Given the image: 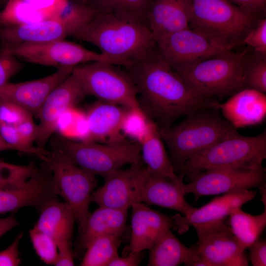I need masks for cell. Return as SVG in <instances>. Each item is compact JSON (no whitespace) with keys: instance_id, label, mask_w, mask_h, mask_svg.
Returning a JSON list of instances; mask_svg holds the SVG:
<instances>
[{"instance_id":"cell-1","label":"cell","mask_w":266,"mask_h":266,"mask_svg":"<svg viewBox=\"0 0 266 266\" xmlns=\"http://www.w3.org/2000/svg\"><path fill=\"white\" fill-rule=\"evenodd\" d=\"M132 62L125 70L136 89L139 108L159 128L170 126L179 117L197 111L217 109V102L192 89L157 48Z\"/></svg>"},{"instance_id":"cell-2","label":"cell","mask_w":266,"mask_h":266,"mask_svg":"<svg viewBox=\"0 0 266 266\" xmlns=\"http://www.w3.org/2000/svg\"><path fill=\"white\" fill-rule=\"evenodd\" d=\"M71 36L93 44L102 53L129 61L142 59L157 48L146 24L112 11L99 12Z\"/></svg>"},{"instance_id":"cell-3","label":"cell","mask_w":266,"mask_h":266,"mask_svg":"<svg viewBox=\"0 0 266 266\" xmlns=\"http://www.w3.org/2000/svg\"><path fill=\"white\" fill-rule=\"evenodd\" d=\"M211 109L195 111L175 125L159 128L175 171L192 157L238 133L228 121Z\"/></svg>"},{"instance_id":"cell-4","label":"cell","mask_w":266,"mask_h":266,"mask_svg":"<svg viewBox=\"0 0 266 266\" xmlns=\"http://www.w3.org/2000/svg\"><path fill=\"white\" fill-rule=\"evenodd\" d=\"M247 63L246 51H230L172 68L198 94L211 99L243 89Z\"/></svg>"},{"instance_id":"cell-5","label":"cell","mask_w":266,"mask_h":266,"mask_svg":"<svg viewBox=\"0 0 266 266\" xmlns=\"http://www.w3.org/2000/svg\"><path fill=\"white\" fill-rule=\"evenodd\" d=\"M266 158V133L245 136L238 133L225 138L188 160L178 171L188 177L220 168L260 169Z\"/></svg>"},{"instance_id":"cell-6","label":"cell","mask_w":266,"mask_h":266,"mask_svg":"<svg viewBox=\"0 0 266 266\" xmlns=\"http://www.w3.org/2000/svg\"><path fill=\"white\" fill-rule=\"evenodd\" d=\"M256 17L228 0H192L189 27L233 48L241 43Z\"/></svg>"},{"instance_id":"cell-7","label":"cell","mask_w":266,"mask_h":266,"mask_svg":"<svg viewBox=\"0 0 266 266\" xmlns=\"http://www.w3.org/2000/svg\"><path fill=\"white\" fill-rule=\"evenodd\" d=\"M50 141L52 148L63 152L77 166L95 175L102 176L141 159L140 144L133 140L74 141L58 134L53 135Z\"/></svg>"},{"instance_id":"cell-8","label":"cell","mask_w":266,"mask_h":266,"mask_svg":"<svg viewBox=\"0 0 266 266\" xmlns=\"http://www.w3.org/2000/svg\"><path fill=\"white\" fill-rule=\"evenodd\" d=\"M0 55H11L31 63L57 68L75 67L93 62H102L124 67L130 64L128 60L96 52L65 39L0 47Z\"/></svg>"},{"instance_id":"cell-9","label":"cell","mask_w":266,"mask_h":266,"mask_svg":"<svg viewBox=\"0 0 266 266\" xmlns=\"http://www.w3.org/2000/svg\"><path fill=\"white\" fill-rule=\"evenodd\" d=\"M99 12L92 7L71 2L66 11L56 18L27 24L0 26V47L65 39Z\"/></svg>"},{"instance_id":"cell-10","label":"cell","mask_w":266,"mask_h":266,"mask_svg":"<svg viewBox=\"0 0 266 266\" xmlns=\"http://www.w3.org/2000/svg\"><path fill=\"white\" fill-rule=\"evenodd\" d=\"M44 162L51 170L59 196L72 208L78 231L89 214L91 197L97 185L96 175L75 164L63 152L52 148Z\"/></svg>"},{"instance_id":"cell-11","label":"cell","mask_w":266,"mask_h":266,"mask_svg":"<svg viewBox=\"0 0 266 266\" xmlns=\"http://www.w3.org/2000/svg\"><path fill=\"white\" fill-rule=\"evenodd\" d=\"M115 66L93 62L75 67L72 74L87 96L129 109L139 107L137 90L131 78L126 70H121Z\"/></svg>"},{"instance_id":"cell-12","label":"cell","mask_w":266,"mask_h":266,"mask_svg":"<svg viewBox=\"0 0 266 266\" xmlns=\"http://www.w3.org/2000/svg\"><path fill=\"white\" fill-rule=\"evenodd\" d=\"M190 182L184 186L186 194L195 198L230 192L260 189L266 186V169L243 168H220L205 170L188 176Z\"/></svg>"},{"instance_id":"cell-13","label":"cell","mask_w":266,"mask_h":266,"mask_svg":"<svg viewBox=\"0 0 266 266\" xmlns=\"http://www.w3.org/2000/svg\"><path fill=\"white\" fill-rule=\"evenodd\" d=\"M156 46L159 53L172 67L220 55L233 48L221 45L189 27L159 38Z\"/></svg>"},{"instance_id":"cell-14","label":"cell","mask_w":266,"mask_h":266,"mask_svg":"<svg viewBox=\"0 0 266 266\" xmlns=\"http://www.w3.org/2000/svg\"><path fill=\"white\" fill-rule=\"evenodd\" d=\"M147 175L141 159L125 169H116L104 174L103 185L94 192L91 202L99 207L128 208L139 200Z\"/></svg>"},{"instance_id":"cell-15","label":"cell","mask_w":266,"mask_h":266,"mask_svg":"<svg viewBox=\"0 0 266 266\" xmlns=\"http://www.w3.org/2000/svg\"><path fill=\"white\" fill-rule=\"evenodd\" d=\"M199 266H247L246 250L224 222L196 230Z\"/></svg>"},{"instance_id":"cell-16","label":"cell","mask_w":266,"mask_h":266,"mask_svg":"<svg viewBox=\"0 0 266 266\" xmlns=\"http://www.w3.org/2000/svg\"><path fill=\"white\" fill-rule=\"evenodd\" d=\"M52 173L46 164L41 166L23 185L0 188V214L13 212L25 206L38 213L50 202L59 200Z\"/></svg>"},{"instance_id":"cell-17","label":"cell","mask_w":266,"mask_h":266,"mask_svg":"<svg viewBox=\"0 0 266 266\" xmlns=\"http://www.w3.org/2000/svg\"><path fill=\"white\" fill-rule=\"evenodd\" d=\"M87 96L82 86L71 74L56 86L42 104L37 117L39 122L35 146L45 148L56 132L60 119Z\"/></svg>"},{"instance_id":"cell-18","label":"cell","mask_w":266,"mask_h":266,"mask_svg":"<svg viewBox=\"0 0 266 266\" xmlns=\"http://www.w3.org/2000/svg\"><path fill=\"white\" fill-rule=\"evenodd\" d=\"M256 192L243 190L230 192L212 200L200 208H193L187 215L176 214L172 216L179 233H185L189 227L201 229L218 225L224 222L233 210L253 200Z\"/></svg>"},{"instance_id":"cell-19","label":"cell","mask_w":266,"mask_h":266,"mask_svg":"<svg viewBox=\"0 0 266 266\" xmlns=\"http://www.w3.org/2000/svg\"><path fill=\"white\" fill-rule=\"evenodd\" d=\"M74 68H59L50 75L34 80L8 82L0 87V100L14 103L37 117L49 94L71 74Z\"/></svg>"},{"instance_id":"cell-20","label":"cell","mask_w":266,"mask_h":266,"mask_svg":"<svg viewBox=\"0 0 266 266\" xmlns=\"http://www.w3.org/2000/svg\"><path fill=\"white\" fill-rule=\"evenodd\" d=\"M129 109L98 100L91 103L85 112L87 132L84 141L112 143L126 140L122 126Z\"/></svg>"},{"instance_id":"cell-21","label":"cell","mask_w":266,"mask_h":266,"mask_svg":"<svg viewBox=\"0 0 266 266\" xmlns=\"http://www.w3.org/2000/svg\"><path fill=\"white\" fill-rule=\"evenodd\" d=\"M131 236L128 250L140 252L149 250L167 230L175 229L172 217L152 209L142 202L131 206Z\"/></svg>"},{"instance_id":"cell-22","label":"cell","mask_w":266,"mask_h":266,"mask_svg":"<svg viewBox=\"0 0 266 266\" xmlns=\"http://www.w3.org/2000/svg\"><path fill=\"white\" fill-rule=\"evenodd\" d=\"M128 208L99 207L89 213L73 250L74 257L81 260L87 248L96 238L104 235L121 236L126 230Z\"/></svg>"},{"instance_id":"cell-23","label":"cell","mask_w":266,"mask_h":266,"mask_svg":"<svg viewBox=\"0 0 266 266\" xmlns=\"http://www.w3.org/2000/svg\"><path fill=\"white\" fill-rule=\"evenodd\" d=\"M69 0H9L0 10V26H14L55 18L69 7Z\"/></svg>"},{"instance_id":"cell-24","label":"cell","mask_w":266,"mask_h":266,"mask_svg":"<svg viewBox=\"0 0 266 266\" xmlns=\"http://www.w3.org/2000/svg\"><path fill=\"white\" fill-rule=\"evenodd\" d=\"M216 106L236 129L256 125L266 117V96L254 89H243L233 94L226 102H218Z\"/></svg>"},{"instance_id":"cell-25","label":"cell","mask_w":266,"mask_h":266,"mask_svg":"<svg viewBox=\"0 0 266 266\" xmlns=\"http://www.w3.org/2000/svg\"><path fill=\"white\" fill-rule=\"evenodd\" d=\"M184 175L179 174L178 179L147 175L139 197V202L175 210L184 215L193 209L186 199L183 183Z\"/></svg>"},{"instance_id":"cell-26","label":"cell","mask_w":266,"mask_h":266,"mask_svg":"<svg viewBox=\"0 0 266 266\" xmlns=\"http://www.w3.org/2000/svg\"><path fill=\"white\" fill-rule=\"evenodd\" d=\"M192 0H153L147 17V25L156 40L189 27Z\"/></svg>"},{"instance_id":"cell-27","label":"cell","mask_w":266,"mask_h":266,"mask_svg":"<svg viewBox=\"0 0 266 266\" xmlns=\"http://www.w3.org/2000/svg\"><path fill=\"white\" fill-rule=\"evenodd\" d=\"M139 144L141 158L149 174L173 180L178 178L166 150L159 127L150 119Z\"/></svg>"},{"instance_id":"cell-28","label":"cell","mask_w":266,"mask_h":266,"mask_svg":"<svg viewBox=\"0 0 266 266\" xmlns=\"http://www.w3.org/2000/svg\"><path fill=\"white\" fill-rule=\"evenodd\" d=\"M39 214L34 227L52 237L57 245L71 242L76 220L70 205L65 201H53L47 204Z\"/></svg>"},{"instance_id":"cell-29","label":"cell","mask_w":266,"mask_h":266,"mask_svg":"<svg viewBox=\"0 0 266 266\" xmlns=\"http://www.w3.org/2000/svg\"><path fill=\"white\" fill-rule=\"evenodd\" d=\"M200 261L195 248L183 244L172 233L166 231L149 249V266H197Z\"/></svg>"},{"instance_id":"cell-30","label":"cell","mask_w":266,"mask_h":266,"mask_svg":"<svg viewBox=\"0 0 266 266\" xmlns=\"http://www.w3.org/2000/svg\"><path fill=\"white\" fill-rule=\"evenodd\" d=\"M262 213L253 215L235 208L229 215L230 227L240 244L245 249L259 239L266 226V203Z\"/></svg>"},{"instance_id":"cell-31","label":"cell","mask_w":266,"mask_h":266,"mask_svg":"<svg viewBox=\"0 0 266 266\" xmlns=\"http://www.w3.org/2000/svg\"><path fill=\"white\" fill-rule=\"evenodd\" d=\"M120 236L108 234L94 239L87 248L80 263L81 266H108L119 256Z\"/></svg>"},{"instance_id":"cell-32","label":"cell","mask_w":266,"mask_h":266,"mask_svg":"<svg viewBox=\"0 0 266 266\" xmlns=\"http://www.w3.org/2000/svg\"><path fill=\"white\" fill-rule=\"evenodd\" d=\"M153 0H104L100 12H116L130 16L147 25V17Z\"/></svg>"},{"instance_id":"cell-33","label":"cell","mask_w":266,"mask_h":266,"mask_svg":"<svg viewBox=\"0 0 266 266\" xmlns=\"http://www.w3.org/2000/svg\"><path fill=\"white\" fill-rule=\"evenodd\" d=\"M33 162L28 165L11 164L0 159V188L23 185L37 169Z\"/></svg>"},{"instance_id":"cell-34","label":"cell","mask_w":266,"mask_h":266,"mask_svg":"<svg viewBox=\"0 0 266 266\" xmlns=\"http://www.w3.org/2000/svg\"><path fill=\"white\" fill-rule=\"evenodd\" d=\"M0 135L14 150L36 157L42 161L46 160L49 155L50 151L28 144L15 126L0 122Z\"/></svg>"},{"instance_id":"cell-35","label":"cell","mask_w":266,"mask_h":266,"mask_svg":"<svg viewBox=\"0 0 266 266\" xmlns=\"http://www.w3.org/2000/svg\"><path fill=\"white\" fill-rule=\"evenodd\" d=\"M29 233L33 248L40 260L46 265H55L58 255L55 240L34 226Z\"/></svg>"},{"instance_id":"cell-36","label":"cell","mask_w":266,"mask_h":266,"mask_svg":"<svg viewBox=\"0 0 266 266\" xmlns=\"http://www.w3.org/2000/svg\"><path fill=\"white\" fill-rule=\"evenodd\" d=\"M149 119L139 107L129 109L123 121V133L139 143L146 131Z\"/></svg>"},{"instance_id":"cell-37","label":"cell","mask_w":266,"mask_h":266,"mask_svg":"<svg viewBox=\"0 0 266 266\" xmlns=\"http://www.w3.org/2000/svg\"><path fill=\"white\" fill-rule=\"evenodd\" d=\"M249 88L266 92V62L260 59L247 63L244 74L243 89Z\"/></svg>"},{"instance_id":"cell-38","label":"cell","mask_w":266,"mask_h":266,"mask_svg":"<svg viewBox=\"0 0 266 266\" xmlns=\"http://www.w3.org/2000/svg\"><path fill=\"white\" fill-rule=\"evenodd\" d=\"M33 114L21 106L10 101L0 100V122L16 127L33 119Z\"/></svg>"},{"instance_id":"cell-39","label":"cell","mask_w":266,"mask_h":266,"mask_svg":"<svg viewBox=\"0 0 266 266\" xmlns=\"http://www.w3.org/2000/svg\"><path fill=\"white\" fill-rule=\"evenodd\" d=\"M241 43H245L253 47L256 51L265 54L266 52V19L260 20L257 25L252 29L245 35Z\"/></svg>"},{"instance_id":"cell-40","label":"cell","mask_w":266,"mask_h":266,"mask_svg":"<svg viewBox=\"0 0 266 266\" xmlns=\"http://www.w3.org/2000/svg\"><path fill=\"white\" fill-rule=\"evenodd\" d=\"M18 58L11 55H0V87L18 73L22 68Z\"/></svg>"},{"instance_id":"cell-41","label":"cell","mask_w":266,"mask_h":266,"mask_svg":"<svg viewBox=\"0 0 266 266\" xmlns=\"http://www.w3.org/2000/svg\"><path fill=\"white\" fill-rule=\"evenodd\" d=\"M23 236V232H20L6 249L0 252V266H17L20 264L19 245Z\"/></svg>"},{"instance_id":"cell-42","label":"cell","mask_w":266,"mask_h":266,"mask_svg":"<svg viewBox=\"0 0 266 266\" xmlns=\"http://www.w3.org/2000/svg\"><path fill=\"white\" fill-rule=\"evenodd\" d=\"M249 258L253 266H266V241L258 240L253 243L249 248Z\"/></svg>"},{"instance_id":"cell-43","label":"cell","mask_w":266,"mask_h":266,"mask_svg":"<svg viewBox=\"0 0 266 266\" xmlns=\"http://www.w3.org/2000/svg\"><path fill=\"white\" fill-rule=\"evenodd\" d=\"M228 0L256 16L264 13L266 9V0Z\"/></svg>"},{"instance_id":"cell-44","label":"cell","mask_w":266,"mask_h":266,"mask_svg":"<svg viewBox=\"0 0 266 266\" xmlns=\"http://www.w3.org/2000/svg\"><path fill=\"white\" fill-rule=\"evenodd\" d=\"M23 139L29 145H33L38 135V126L33 119L16 127Z\"/></svg>"},{"instance_id":"cell-45","label":"cell","mask_w":266,"mask_h":266,"mask_svg":"<svg viewBox=\"0 0 266 266\" xmlns=\"http://www.w3.org/2000/svg\"><path fill=\"white\" fill-rule=\"evenodd\" d=\"M58 255L54 266H74V255L71 242H66L57 245Z\"/></svg>"},{"instance_id":"cell-46","label":"cell","mask_w":266,"mask_h":266,"mask_svg":"<svg viewBox=\"0 0 266 266\" xmlns=\"http://www.w3.org/2000/svg\"><path fill=\"white\" fill-rule=\"evenodd\" d=\"M142 257V252H130L128 256H118L111 261L108 266H137L140 264Z\"/></svg>"},{"instance_id":"cell-47","label":"cell","mask_w":266,"mask_h":266,"mask_svg":"<svg viewBox=\"0 0 266 266\" xmlns=\"http://www.w3.org/2000/svg\"><path fill=\"white\" fill-rule=\"evenodd\" d=\"M19 225L13 214L6 218H0V237Z\"/></svg>"},{"instance_id":"cell-48","label":"cell","mask_w":266,"mask_h":266,"mask_svg":"<svg viewBox=\"0 0 266 266\" xmlns=\"http://www.w3.org/2000/svg\"><path fill=\"white\" fill-rule=\"evenodd\" d=\"M104 0H77L75 3H78L92 7L100 12V8Z\"/></svg>"},{"instance_id":"cell-49","label":"cell","mask_w":266,"mask_h":266,"mask_svg":"<svg viewBox=\"0 0 266 266\" xmlns=\"http://www.w3.org/2000/svg\"><path fill=\"white\" fill-rule=\"evenodd\" d=\"M6 150H14L13 148L5 142L0 135V152Z\"/></svg>"},{"instance_id":"cell-50","label":"cell","mask_w":266,"mask_h":266,"mask_svg":"<svg viewBox=\"0 0 266 266\" xmlns=\"http://www.w3.org/2000/svg\"><path fill=\"white\" fill-rule=\"evenodd\" d=\"M9 0H0V4L4 5Z\"/></svg>"},{"instance_id":"cell-51","label":"cell","mask_w":266,"mask_h":266,"mask_svg":"<svg viewBox=\"0 0 266 266\" xmlns=\"http://www.w3.org/2000/svg\"><path fill=\"white\" fill-rule=\"evenodd\" d=\"M70 2L75 3L77 0H69Z\"/></svg>"},{"instance_id":"cell-52","label":"cell","mask_w":266,"mask_h":266,"mask_svg":"<svg viewBox=\"0 0 266 266\" xmlns=\"http://www.w3.org/2000/svg\"></svg>"}]
</instances>
